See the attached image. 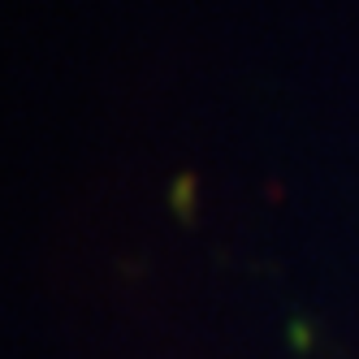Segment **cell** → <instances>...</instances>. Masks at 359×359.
<instances>
[{"label": "cell", "instance_id": "6da1fadb", "mask_svg": "<svg viewBox=\"0 0 359 359\" xmlns=\"http://www.w3.org/2000/svg\"><path fill=\"white\" fill-rule=\"evenodd\" d=\"M191 195H195V177L187 173V177H177V187H173V208L182 212V217H191V212H195V203H191Z\"/></svg>", "mask_w": 359, "mask_h": 359}]
</instances>
